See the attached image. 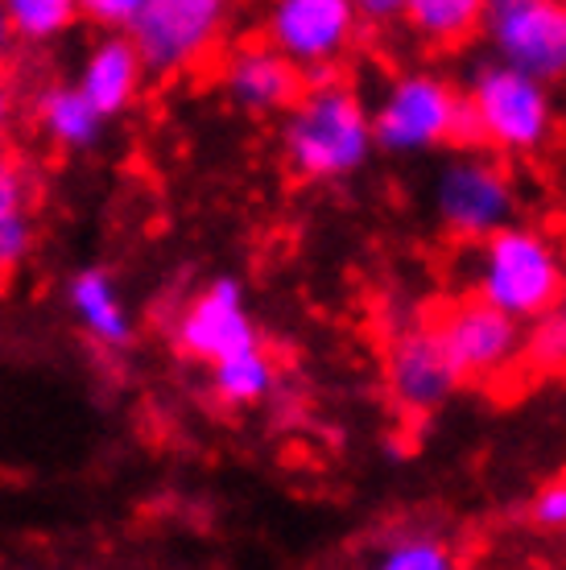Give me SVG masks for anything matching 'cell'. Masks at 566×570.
Instances as JSON below:
<instances>
[{
  "mask_svg": "<svg viewBox=\"0 0 566 570\" xmlns=\"http://www.w3.org/2000/svg\"><path fill=\"white\" fill-rule=\"evenodd\" d=\"M282 154L302 183H340L364 170L377 154L364 96L343 79L306 83L294 108L282 116Z\"/></svg>",
  "mask_w": 566,
  "mask_h": 570,
  "instance_id": "1",
  "label": "cell"
},
{
  "mask_svg": "<svg viewBox=\"0 0 566 570\" xmlns=\"http://www.w3.org/2000/svg\"><path fill=\"white\" fill-rule=\"evenodd\" d=\"M566 285V253L550 232L509 224L476 244L468 261V298L500 311L513 323H538L558 311Z\"/></svg>",
  "mask_w": 566,
  "mask_h": 570,
  "instance_id": "2",
  "label": "cell"
},
{
  "mask_svg": "<svg viewBox=\"0 0 566 570\" xmlns=\"http://www.w3.org/2000/svg\"><path fill=\"white\" fill-rule=\"evenodd\" d=\"M468 116L476 125L480 149L496 154H538L554 137V96L550 87L525 79L496 58H480L459 87Z\"/></svg>",
  "mask_w": 566,
  "mask_h": 570,
  "instance_id": "3",
  "label": "cell"
},
{
  "mask_svg": "<svg viewBox=\"0 0 566 570\" xmlns=\"http://www.w3.org/2000/svg\"><path fill=\"white\" fill-rule=\"evenodd\" d=\"M463 91L430 67L397 71L372 104V145L381 154L413 157L439 145H455Z\"/></svg>",
  "mask_w": 566,
  "mask_h": 570,
  "instance_id": "4",
  "label": "cell"
},
{
  "mask_svg": "<svg viewBox=\"0 0 566 570\" xmlns=\"http://www.w3.org/2000/svg\"><path fill=\"white\" fill-rule=\"evenodd\" d=\"M430 207L447 236L480 244L492 232L517 224V186L500 157L484 149H455L430 183Z\"/></svg>",
  "mask_w": 566,
  "mask_h": 570,
  "instance_id": "5",
  "label": "cell"
},
{
  "mask_svg": "<svg viewBox=\"0 0 566 570\" xmlns=\"http://www.w3.org/2000/svg\"><path fill=\"white\" fill-rule=\"evenodd\" d=\"M480 33L496 62L554 87L566 79V0H496L484 4Z\"/></svg>",
  "mask_w": 566,
  "mask_h": 570,
  "instance_id": "6",
  "label": "cell"
},
{
  "mask_svg": "<svg viewBox=\"0 0 566 570\" xmlns=\"http://www.w3.org/2000/svg\"><path fill=\"white\" fill-rule=\"evenodd\" d=\"M227 33V4L219 0H142L125 29L145 75H174L198 67Z\"/></svg>",
  "mask_w": 566,
  "mask_h": 570,
  "instance_id": "7",
  "label": "cell"
},
{
  "mask_svg": "<svg viewBox=\"0 0 566 570\" xmlns=\"http://www.w3.org/2000/svg\"><path fill=\"white\" fill-rule=\"evenodd\" d=\"M360 17L352 0H277L265 13V38L277 55L306 75V83L335 79L348 50L355 46Z\"/></svg>",
  "mask_w": 566,
  "mask_h": 570,
  "instance_id": "8",
  "label": "cell"
},
{
  "mask_svg": "<svg viewBox=\"0 0 566 570\" xmlns=\"http://www.w3.org/2000/svg\"><path fill=\"white\" fill-rule=\"evenodd\" d=\"M256 343L261 335L244 302V285L236 277H215L212 285H203L174 318V347L207 368Z\"/></svg>",
  "mask_w": 566,
  "mask_h": 570,
  "instance_id": "9",
  "label": "cell"
},
{
  "mask_svg": "<svg viewBox=\"0 0 566 570\" xmlns=\"http://www.w3.org/2000/svg\"><path fill=\"white\" fill-rule=\"evenodd\" d=\"M439 340L463 381H492L521 364L525 327L476 298H459L435 318Z\"/></svg>",
  "mask_w": 566,
  "mask_h": 570,
  "instance_id": "10",
  "label": "cell"
},
{
  "mask_svg": "<svg viewBox=\"0 0 566 570\" xmlns=\"http://www.w3.org/2000/svg\"><path fill=\"white\" fill-rule=\"evenodd\" d=\"M384 385H389L397 405L410 410V414L439 410L442 401L463 385L455 360L442 347L435 318L430 323H410V327H401L389 340V352H384Z\"/></svg>",
  "mask_w": 566,
  "mask_h": 570,
  "instance_id": "11",
  "label": "cell"
},
{
  "mask_svg": "<svg viewBox=\"0 0 566 570\" xmlns=\"http://www.w3.org/2000/svg\"><path fill=\"white\" fill-rule=\"evenodd\" d=\"M219 87L241 112L285 116L306 91V75L290 67L270 42H241L224 55Z\"/></svg>",
  "mask_w": 566,
  "mask_h": 570,
  "instance_id": "12",
  "label": "cell"
},
{
  "mask_svg": "<svg viewBox=\"0 0 566 570\" xmlns=\"http://www.w3.org/2000/svg\"><path fill=\"white\" fill-rule=\"evenodd\" d=\"M142 83L145 67L125 33H104L99 42H91L84 67H79V79H75V87L84 91L87 104L104 120H113L125 108H133V100L142 96Z\"/></svg>",
  "mask_w": 566,
  "mask_h": 570,
  "instance_id": "13",
  "label": "cell"
},
{
  "mask_svg": "<svg viewBox=\"0 0 566 570\" xmlns=\"http://www.w3.org/2000/svg\"><path fill=\"white\" fill-rule=\"evenodd\" d=\"M67 306H71L75 323L87 331V340L99 347H128L137 340V323L128 314L120 285L104 265H87L67 282Z\"/></svg>",
  "mask_w": 566,
  "mask_h": 570,
  "instance_id": "14",
  "label": "cell"
},
{
  "mask_svg": "<svg viewBox=\"0 0 566 570\" xmlns=\"http://www.w3.org/2000/svg\"><path fill=\"white\" fill-rule=\"evenodd\" d=\"M33 125L46 141L62 154H79L104 137V116L87 104V96L75 83H46L33 96Z\"/></svg>",
  "mask_w": 566,
  "mask_h": 570,
  "instance_id": "15",
  "label": "cell"
},
{
  "mask_svg": "<svg viewBox=\"0 0 566 570\" xmlns=\"http://www.w3.org/2000/svg\"><path fill=\"white\" fill-rule=\"evenodd\" d=\"M401 21L422 38V42L451 50L463 46L471 33H480L484 4L480 0H406Z\"/></svg>",
  "mask_w": 566,
  "mask_h": 570,
  "instance_id": "16",
  "label": "cell"
},
{
  "mask_svg": "<svg viewBox=\"0 0 566 570\" xmlns=\"http://www.w3.org/2000/svg\"><path fill=\"white\" fill-rule=\"evenodd\" d=\"M273 389H277V364H273V356L261 343L212 364V393L224 405L248 410V405H261Z\"/></svg>",
  "mask_w": 566,
  "mask_h": 570,
  "instance_id": "17",
  "label": "cell"
},
{
  "mask_svg": "<svg viewBox=\"0 0 566 570\" xmlns=\"http://www.w3.org/2000/svg\"><path fill=\"white\" fill-rule=\"evenodd\" d=\"M13 46H46L79 26V0H9L4 4Z\"/></svg>",
  "mask_w": 566,
  "mask_h": 570,
  "instance_id": "18",
  "label": "cell"
},
{
  "mask_svg": "<svg viewBox=\"0 0 566 570\" xmlns=\"http://www.w3.org/2000/svg\"><path fill=\"white\" fill-rule=\"evenodd\" d=\"M377 570H459V558L435 533H401L381 550Z\"/></svg>",
  "mask_w": 566,
  "mask_h": 570,
  "instance_id": "19",
  "label": "cell"
},
{
  "mask_svg": "<svg viewBox=\"0 0 566 570\" xmlns=\"http://www.w3.org/2000/svg\"><path fill=\"white\" fill-rule=\"evenodd\" d=\"M521 360L538 372H563L566 368V318L558 311L529 323L521 340Z\"/></svg>",
  "mask_w": 566,
  "mask_h": 570,
  "instance_id": "20",
  "label": "cell"
},
{
  "mask_svg": "<svg viewBox=\"0 0 566 570\" xmlns=\"http://www.w3.org/2000/svg\"><path fill=\"white\" fill-rule=\"evenodd\" d=\"M33 195H38L33 166H29L21 154L0 149V224H4V219H21V215H29Z\"/></svg>",
  "mask_w": 566,
  "mask_h": 570,
  "instance_id": "21",
  "label": "cell"
},
{
  "mask_svg": "<svg viewBox=\"0 0 566 570\" xmlns=\"http://www.w3.org/2000/svg\"><path fill=\"white\" fill-rule=\"evenodd\" d=\"M29 253H33V215L4 219L0 224V285L26 265Z\"/></svg>",
  "mask_w": 566,
  "mask_h": 570,
  "instance_id": "22",
  "label": "cell"
},
{
  "mask_svg": "<svg viewBox=\"0 0 566 570\" xmlns=\"http://www.w3.org/2000/svg\"><path fill=\"white\" fill-rule=\"evenodd\" d=\"M137 9H142V0H79V21H91L104 33H125Z\"/></svg>",
  "mask_w": 566,
  "mask_h": 570,
  "instance_id": "23",
  "label": "cell"
},
{
  "mask_svg": "<svg viewBox=\"0 0 566 570\" xmlns=\"http://www.w3.org/2000/svg\"><path fill=\"white\" fill-rule=\"evenodd\" d=\"M529 517L541 529H566V480H554V484L541 488L538 497H534Z\"/></svg>",
  "mask_w": 566,
  "mask_h": 570,
  "instance_id": "24",
  "label": "cell"
},
{
  "mask_svg": "<svg viewBox=\"0 0 566 570\" xmlns=\"http://www.w3.org/2000/svg\"><path fill=\"white\" fill-rule=\"evenodd\" d=\"M401 9H406V0H360V4H355V17H360V26H364V21L384 26V21H401Z\"/></svg>",
  "mask_w": 566,
  "mask_h": 570,
  "instance_id": "25",
  "label": "cell"
},
{
  "mask_svg": "<svg viewBox=\"0 0 566 570\" xmlns=\"http://www.w3.org/2000/svg\"><path fill=\"white\" fill-rule=\"evenodd\" d=\"M13 112H17V91H13V83H9L4 75H0V132L9 129Z\"/></svg>",
  "mask_w": 566,
  "mask_h": 570,
  "instance_id": "26",
  "label": "cell"
},
{
  "mask_svg": "<svg viewBox=\"0 0 566 570\" xmlns=\"http://www.w3.org/2000/svg\"><path fill=\"white\" fill-rule=\"evenodd\" d=\"M13 55V33H9V17H4V4H0V67Z\"/></svg>",
  "mask_w": 566,
  "mask_h": 570,
  "instance_id": "27",
  "label": "cell"
},
{
  "mask_svg": "<svg viewBox=\"0 0 566 570\" xmlns=\"http://www.w3.org/2000/svg\"><path fill=\"white\" fill-rule=\"evenodd\" d=\"M558 314L566 318V285H563V298H558Z\"/></svg>",
  "mask_w": 566,
  "mask_h": 570,
  "instance_id": "28",
  "label": "cell"
}]
</instances>
